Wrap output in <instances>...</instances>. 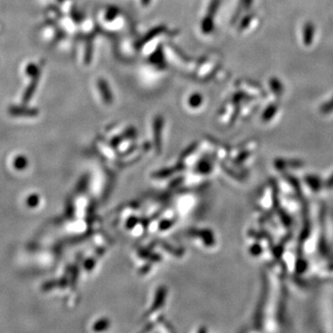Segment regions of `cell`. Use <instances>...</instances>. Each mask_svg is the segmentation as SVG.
Masks as SVG:
<instances>
[{
  "mask_svg": "<svg viewBox=\"0 0 333 333\" xmlns=\"http://www.w3.org/2000/svg\"><path fill=\"white\" fill-rule=\"evenodd\" d=\"M326 186H327V188H329V189H332V188H333V175L328 180V182H327V183H326Z\"/></svg>",
  "mask_w": 333,
  "mask_h": 333,
  "instance_id": "obj_8",
  "label": "cell"
},
{
  "mask_svg": "<svg viewBox=\"0 0 333 333\" xmlns=\"http://www.w3.org/2000/svg\"><path fill=\"white\" fill-rule=\"evenodd\" d=\"M315 33H316L315 25L312 23H305L303 28V41L305 46H310V44L313 43Z\"/></svg>",
  "mask_w": 333,
  "mask_h": 333,
  "instance_id": "obj_1",
  "label": "cell"
},
{
  "mask_svg": "<svg viewBox=\"0 0 333 333\" xmlns=\"http://www.w3.org/2000/svg\"><path fill=\"white\" fill-rule=\"evenodd\" d=\"M26 166H27V159L24 157H18L14 160V166L17 169H23Z\"/></svg>",
  "mask_w": 333,
  "mask_h": 333,
  "instance_id": "obj_6",
  "label": "cell"
},
{
  "mask_svg": "<svg viewBox=\"0 0 333 333\" xmlns=\"http://www.w3.org/2000/svg\"><path fill=\"white\" fill-rule=\"evenodd\" d=\"M320 112L325 115L333 112V98L320 106Z\"/></svg>",
  "mask_w": 333,
  "mask_h": 333,
  "instance_id": "obj_5",
  "label": "cell"
},
{
  "mask_svg": "<svg viewBox=\"0 0 333 333\" xmlns=\"http://www.w3.org/2000/svg\"><path fill=\"white\" fill-rule=\"evenodd\" d=\"M38 202H39V197L37 196L33 195V196H31L30 197H28L27 204H28V205H30L31 207H33V206L37 205Z\"/></svg>",
  "mask_w": 333,
  "mask_h": 333,
  "instance_id": "obj_7",
  "label": "cell"
},
{
  "mask_svg": "<svg viewBox=\"0 0 333 333\" xmlns=\"http://www.w3.org/2000/svg\"><path fill=\"white\" fill-rule=\"evenodd\" d=\"M305 181L307 182L308 186L310 187L311 189L314 190V191H318V190L321 188V182L320 180L318 179V177H315V176H307Z\"/></svg>",
  "mask_w": 333,
  "mask_h": 333,
  "instance_id": "obj_3",
  "label": "cell"
},
{
  "mask_svg": "<svg viewBox=\"0 0 333 333\" xmlns=\"http://www.w3.org/2000/svg\"><path fill=\"white\" fill-rule=\"evenodd\" d=\"M277 106H269L266 109L265 112H264V115H263V120L265 121H270L272 119L273 117L276 115L277 113Z\"/></svg>",
  "mask_w": 333,
  "mask_h": 333,
  "instance_id": "obj_4",
  "label": "cell"
},
{
  "mask_svg": "<svg viewBox=\"0 0 333 333\" xmlns=\"http://www.w3.org/2000/svg\"><path fill=\"white\" fill-rule=\"evenodd\" d=\"M276 166L277 167H284L285 166H293V167H299L303 166V163L299 160H284V159H279L276 160Z\"/></svg>",
  "mask_w": 333,
  "mask_h": 333,
  "instance_id": "obj_2",
  "label": "cell"
}]
</instances>
